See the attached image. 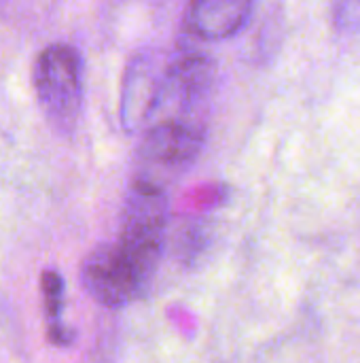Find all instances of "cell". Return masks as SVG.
Masks as SVG:
<instances>
[{
  "label": "cell",
  "mask_w": 360,
  "mask_h": 363,
  "mask_svg": "<svg viewBox=\"0 0 360 363\" xmlns=\"http://www.w3.org/2000/svg\"><path fill=\"white\" fill-rule=\"evenodd\" d=\"M34 89L51 128L72 134L83 106V60L66 43L45 47L34 64Z\"/></svg>",
  "instance_id": "1"
},
{
  "label": "cell",
  "mask_w": 360,
  "mask_h": 363,
  "mask_svg": "<svg viewBox=\"0 0 360 363\" xmlns=\"http://www.w3.org/2000/svg\"><path fill=\"white\" fill-rule=\"evenodd\" d=\"M166 228L168 194L140 183H129L121 213V230L115 242L149 283L163 253Z\"/></svg>",
  "instance_id": "2"
},
{
  "label": "cell",
  "mask_w": 360,
  "mask_h": 363,
  "mask_svg": "<svg viewBox=\"0 0 360 363\" xmlns=\"http://www.w3.org/2000/svg\"><path fill=\"white\" fill-rule=\"evenodd\" d=\"M206 130L178 121H157L149 125L136 151L132 183L166 191V185L189 168L204 147Z\"/></svg>",
  "instance_id": "3"
},
{
  "label": "cell",
  "mask_w": 360,
  "mask_h": 363,
  "mask_svg": "<svg viewBox=\"0 0 360 363\" xmlns=\"http://www.w3.org/2000/svg\"><path fill=\"white\" fill-rule=\"evenodd\" d=\"M212 83H214V62L208 55L187 53L170 62L149 125L157 121H178V123L204 128L195 115L197 108L206 102Z\"/></svg>",
  "instance_id": "4"
},
{
  "label": "cell",
  "mask_w": 360,
  "mask_h": 363,
  "mask_svg": "<svg viewBox=\"0 0 360 363\" xmlns=\"http://www.w3.org/2000/svg\"><path fill=\"white\" fill-rule=\"evenodd\" d=\"M81 281L85 291L106 308L125 306L149 285L117 242H100L85 257Z\"/></svg>",
  "instance_id": "5"
},
{
  "label": "cell",
  "mask_w": 360,
  "mask_h": 363,
  "mask_svg": "<svg viewBox=\"0 0 360 363\" xmlns=\"http://www.w3.org/2000/svg\"><path fill=\"white\" fill-rule=\"evenodd\" d=\"M168 66L170 60L161 51H140L127 64L119 102V119L125 132L134 134L149 128Z\"/></svg>",
  "instance_id": "6"
},
{
  "label": "cell",
  "mask_w": 360,
  "mask_h": 363,
  "mask_svg": "<svg viewBox=\"0 0 360 363\" xmlns=\"http://www.w3.org/2000/svg\"><path fill=\"white\" fill-rule=\"evenodd\" d=\"M252 2L248 0H197L187 11V26L206 40L229 38L250 19Z\"/></svg>",
  "instance_id": "7"
},
{
  "label": "cell",
  "mask_w": 360,
  "mask_h": 363,
  "mask_svg": "<svg viewBox=\"0 0 360 363\" xmlns=\"http://www.w3.org/2000/svg\"><path fill=\"white\" fill-rule=\"evenodd\" d=\"M40 289L45 300V317L49 328V340L55 347H68L74 334L64 328L62 311H64V279L57 270H45L40 277Z\"/></svg>",
  "instance_id": "8"
}]
</instances>
